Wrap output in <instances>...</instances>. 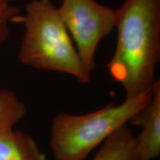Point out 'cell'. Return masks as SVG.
I'll use <instances>...</instances> for the list:
<instances>
[{"label": "cell", "mask_w": 160, "mask_h": 160, "mask_svg": "<svg viewBox=\"0 0 160 160\" xmlns=\"http://www.w3.org/2000/svg\"><path fill=\"white\" fill-rule=\"evenodd\" d=\"M117 42L107 64L125 98L152 90L160 56V0H125L116 10Z\"/></svg>", "instance_id": "1"}, {"label": "cell", "mask_w": 160, "mask_h": 160, "mask_svg": "<svg viewBox=\"0 0 160 160\" xmlns=\"http://www.w3.org/2000/svg\"><path fill=\"white\" fill-rule=\"evenodd\" d=\"M20 17L25 31L20 44V62L42 71L65 73L82 84L91 81L68 31L52 0H31Z\"/></svg>", "instance_id": "2"}, {"label": "cell", "mask_w": 160, "mask_h": 160, "mask_svg": "<svg viewBox=\"0 0 160 160\" xmlns=\"http://www.w3.org/2000/svg\"><path fill=\"white\" fill-rule=\"evenodd\" d=\"M152 92L153 88L137 97L125 98L119 105L109 103L85 114L58 113L50 131V148L55 160H85L98 145L149 103Z\"/></svg>", "instance_id": "3"}, {"label": "cell", "mask_w": 160, "mask_h": 160, "mask_svg": "<svg viewBox=\"0 0 160 160\" xmlns=\"http://www.w3.org/2000/svg\"><path fill=\"white\" fill-rule=\"evenodd\" d=\"M58 11L85 69L91 74L101 40L116 27V11L94 0H62Z\"/></svg>", "instance_id": "4"}, {"label": "cell", "mask_w": 160, "mask_h": 160, "mask_svg": "<svg viewBox=\"0 0 160 160\" xmlns=\"http://www.w3.org/2000/svg\"><path fill=\"white\" fill-rule=\"evenodd\" d=\"M133 125L142 127L136 137L139 160H153L160 154V81L153 88L149 103L130 120Z\"/></svg>", "instance_id": "5"}, {"label": "cell", "mask_w": 160, "mask_h": 160, "mask_svg": "<svg viewBox=\"0 0 160 160\" xmlns=\"http://www.w3.org/2000/svg\"><path fill=\"white\" fill-rule=\"evenodd\" d=\"M0 160H47L31 136L13 128L0 131Z\"/></svg>", "instance_id": "6"}, {"label": "cell", "mask_w": 160, "mask_h": 160, "mask_svg": "<svg viewBox=\"0 0 160 160\" xmlns=\"http://www.w3.org/2000/svg\"><path fill=\"white\" fill-rule=\"evenodd\" d=\"M93 160H139L136 137L128 124L103 142Z\"/></svg>", "instance_id": "7"}, {"label": "cell", "mask_w": 160, "mask_h": 160, "mask_svg": "<svg viewBox=\"0 0 160 160\" xmlns=\"http://www.w3.org/2000/svg\"><path fill=\"white\" fill-rule=\"evenodd\" d=\"M26 115V108L13 91H0V131L13 128Z\"/></svg>", "instance_id": "8"}, {"label": "cell", "mask_w": 160, "mask_h": 160, "mask_svg": "<svg viewBox=\"0 0 160 160\" xmlns=\"http://www.w3.org/2000/svg\"><path fill=\"white\" fill-rule=\"evenodd\" d=\"M21 16L18 8L0 0V46L9 37L10 24L20 22Z\"/></svg>", "instance_id": "9"}, {"label": "cell", "mask_w": 160, "mask_h": 160, "mask_svg": "<svg viewBox=\"0 0 160 160\" xmlns=\"http://www.w3.org/2000/svg\"><path fill=\"white\" fill-rule=\"evenodd\" d=\"M1 1L5 2H7V3H11L13 2L16 1V0H1Z\"/></svg>", "instance_id": "10"}]
</instances>
